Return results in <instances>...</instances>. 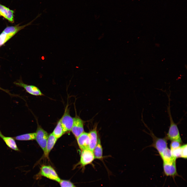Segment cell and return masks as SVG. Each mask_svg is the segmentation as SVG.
<instances>
[{
  "mask_svg": "<svg viewBox=\"0 0 187 187\" xmlns=\"http://www.w3.org/2000/svg\"><path fill=\"white\" fill-rule=\"evenodd\" d=\"M160 155L163 163L171 164L176 162V158L173 155L171 150L168 147Z\"/></svg>",
  "mask_w": 187,
  "mask_h": 187,
  "instance_id": "obj_13",
  "label": "cell"
},
{
  "mask_svg": "<svg viewBox=\"0 0 187 187\" xmlns=\"http://www.w3.org/2000/svg\"><path fill=\"white\" fill-rule=\"evenodd\" d=\"M89 133L90 139L89 149L93 151L97 143L98 138L96 128L92 130Z\"/></svg>",
  "mask_w": 187,
  "mask_h": 187,
  "instance_id": "obj_16",
  "label": "cell"
},
{
  "mask_svg": "<svg viewBox=\"0 0 187 187\" xmlns=\"http://www.w3.org/2000/svg\"><path fill=\"white\" fill-rule=\"evenodd\" d=\"M76 139L79 147L81 150L89 149L90 139L89 133L84 132Z\"/></svg>",
  "mask_w": 187,
  "mask_h": 187,
  "instance_id": "obj_10",
  "label": "cell"
},
{
  "mask_svg": "<svg viewBox=\"0 0 187 187\" xmlns=\"http://www.w3.org/2000/svg\"><path fill=\"white\" fill-rule=\"evenodd\" d=\"M153 138V143L152 146L157 151L159 155L167 148V143L166 139L165 138H160L156 137L151 133Z\"/></svg>",
  "mask_w": 187,
  "mask_h": 187,
  "instance_id": "obj_9",
  "label": "cell"
},
{
  "mask_svg": "<svg viewBox=\"0 0 187 187\" xmlns=\"http://www.w3.org/2000/svg\"><path fill=\"white\" fill-rule=\"evenodd\" d=\"M41 14H39L33 20L25 25L20 26L18 24L14 26H8L5 28L0 34V47L4 44L20 30L31 25L32 22L39 17Z\"/></svg>",
  "mask_w": 187,
  "mask_h": 187,
  "instance_id": "obj_1",
  "label": "cell"
},
{
  "mask_svg": "<svg viewBox=\"0 0 187 187\" xmlns=\"http://www.w3.org/2000/svg\"><path fill=\"white\" fill-rule=\"evenodd\" d=\"M81 151L80 161L76 166L79 165L83 171L84 170L85 166L92 164L95 158L93 151L89 149Z\"/></svg>",
  "mask_w": 187,
  "mask_h": 187,
  "instance_id": "obj_4",
  "label": "cell"
},
{
  "mask_svg": "<svg viewBox=\"0 0 187 187\" xmlns=\"http://www.w3.org/2000/svg\"><path fill=\"white\" fill-rule=\"evenodd\" d=\"M69 110L67 105L63 115L60 119L64 133L71 131L73 123V117L70 115Z\"/></svg>",
  "mask_w": 187,
  "mask_h": 187,
  "instance_id": "obj_5",
  "label": "cell"
},
{
  "mask_svg": "<svg viewBox=\"0 0 187 187\" xmlns=\"http://www.w3.org/2000/svg\"><path fill=\"white\" fill-rule=\"evenodd\" d=\"M0 90H2V91H3L8 93L9 94H10V95H11V94H10V93L8 91H7V90H5V89H3L1 87H0Z\"/></svg>",
  "mask_w": 187,
  "mask_h": 187,
  "instance_id": "obj_23",
  "label": "cell"
},
{
  "mask_svg": "<svg viewBox=\"0 0 187 187\" xmlns=\"http://www.w3.org/2000/svg\"><path fill=\"white\" fill-rule=\"evenodd\" d=\"M75 110V116L73 117V123L71 131L76 138L84 132V122L77 115L76 109Z\"/></svg>",
  "mask_w": 187,
  "mask_h": 187,
  "instance_id": "obj_7",
  "label": "cell"
},
{
  "mask_svg": "<svg viewBox=\"0 0 187 187\" xmlns=\"http://www.w3.org/2000/svg\"><path fill=\"white\" fill-rule=\"evenodd\" d=\"M35 139L43 152L45 150L49 135L47 132L38 125Z\"/></svg>",
  "mask_w": 187,
  "mask_h": 187,
  "instance_id": "obj_6",
  "label": "cell"
},
{
  "mask_svg": "<svg viewBox=\"0 0 187 187\" xmlns=\"http://www.w3.org/2000/svg\"><path fill=\"white\" fill-rule=\"evenodd\" d=\"M180 143L176 141H172L170 144V149L172 150L179 148L181 146Z\"/></svg>",
  "mask_w": 187,
  "mask_h": 187,
  "instance_id": "obj_22",
  "label": "cell"
},
{
  "mask_svg": "<svg viewBox=\"0 0 187 187\" xmlns=\"http://www.w3.org/2000/svg\"><path fill=\"white\" fill-rule=\"evenodd\" d=\"M163 168L166 176L172 177L174 179L176 176H179L177 171L176 162L171 164L163 163Z\"/></svg>",
  "mask_w": 187,
  "mask_h": 187,
  "instance_id": "obj_11",
  "label": "cell"
},
{
  "mask_svg": "<svg viewBox=\"0 0 187 187\" xmlns=\"http://www.w3.org/2000/svg\"><path fill=\"white\" fill-rule=\"evenodd\" d=\"M16 85L23 88L29 94L34 96H41L44 95L37 87L33 85H29L24 83L21 80L15 82Z\"/></svg>",
  "mask_w": 187,
  "mask_h": 187,
  "instance_id": "obj_8",
  "label": "cell"
},
{
  "mask_svg": "<svg viewBox=\"0 0 187 187\" xmlns=\"http://www.w3.org/2000/svg\"><path fill=\"white\" fill-rule=\"evenodd\" d=\"M0 137L2 139L9 148L16 151H19L14 138L4 136L1 132L0 130Z\"/></svg>",
  "mask_w": 187,
  "mask_h": 187,
  "instance_id": "obj_15",
  "label": "cell"
},
{
  "mask_svg": "<svg viewBox=\"0 0 187 187\" xmlns=\"http://www.w3.org/2000/svg\"><path fill=\"white\" fill-rule=\"evenodd\" d=\"M95 159L102 160L103 159V149L101 139L98 138L97 143L93 150Z\"/></svg>",
  "mask_w": 187,
  "mask_h": 187,
  "instance_id": "obj_17",
  "label": "cell"
},
{
  "mask_svg": "<svg viewBox=\"0 0 187 187\" xmlns=\"http://www.w3.org/2000/svg\"><path fill=\"white\" fill-rule=\"evenodd\" d=\"M57 139L52 133L49 135L45 149L44 152L45 157L48 158L50 152L54 147Z\"/></svg>",
  "mask_w": 187,
  "mask_h": 187,
  "instance_id": "obj_14",
  "label": "cell"
},
{
  "mask_svg": "<svg viewBox=\"0 0 187 187\" xmlns=\"http://www.w3.org/2000/svg\"><path fill=\"white\" fill-rule=\"evenodd\" d=\"M60 187H75L76 186L70 181L61 179L58 183Z\"/></svg>",
  "mask_w": 187,
  "mask_h": 187,
  "instance_id": "obj_20",
  "label": "cell"
},
{
  "mask_svg": "<svg viewBox=\"0 0 187 187\" xmlns=\"http://www.w3.org/2000/svg\"><path fill=\"white\" fill-rule=\"evenodd\" d=\"M36 132L24 134L16 136L14 139L18 141H29L35 139Z\"/></svg>",
  "mask_w": 187,
  "mask_h": 187,
  "instance_id": "obj_18",
  "label": "cell"
},
{
  "mask_svg": "<svg viewBox=\"0 0 187 187\" xmlns=\"http://www.w3.org/2000/svg\"><path fill=\"white\" fill-rule=\"evenodd\" d=\"M180 148V158L186 159L187 157V145L186 144L181 146Z\"/></svg>",
  "mask_w": 187,
  "mask_h": 187,
  "instance_id": "obj_21",
  "label": "cell"
},
{
  "mask_svg": "<svg viewBox=\"0 0 187 187\" xmlns=\"http://www.w3.org/2000/svg\"><path fill=\"white\" fill-rule=\"evenodd\" d=\"M42 177H45L58 183L61 180L55 169L50 165H42L39 171L36 175V177L38 179L41 178Z\"/></svg>",
  "mask_w": 187,
  "mask_h": 187,
  "instance_id": "obj_3",
  "label": "cell"
},
{
  "mask_svg": "<svg viewBox=\"0 0 187 187\" xmlns=\"http://www.w3.org/2000/svg\"><path fill=\"white\" fill-rule=\"evenodd\" d=\"M170 93L168 95L169 99L168 105L167 106V112L170 118V126L167 134L168 138L172 141H176L180 143L182 142L179 131L177 124L174 122L170 110Z\"/></svg>",
  "mask_w": 187,
  "mask_h": 187,
  "instance_id": "obj_2",
  "label": "cell"
},
{
  "mask_svg": "<svg viewBox=\"0 0 187 187\" xmlns=\"http://www.w3.org/2000/svg\"><path fill=\"white\" fill-rule=\"evenodd\" d=\"M15 11L0 3V16L2 17L11 23L14 22Z\"/></svg>",
  "mask_w": 187,
  "mask_h": 187,
  "instance_id": "obj_12",
  "label": "cell"
},
{
  "mask_svg": "<svg viewBox=\"0 0 187 187\" xmlns=\"http://www.w3.org/2000/svg\"><path fill=\"white\" fill-rule=\"evenodd\" d=\"M52 133L57 139L61 137L64 134L60 119L58 121Z\"/></svg>",
  "mask_w": 187,
  "mask_h": 187,
  "instance_id": "obj_19",
  "label": "cell"
},
{
  "mask_svg": "<svg viewBox=\"0 0 187 187\" xmlns=\"http://www.w3.org/2000/svg\"><path fill=\"white\" fill-rule=\"evenodd\" d=\"M77 187L76 186V187Z\"/></svg>",
  "mask_w": 187,
  "mask_h": 187,
  "instance_id": "obj_24",
  "label": "cell"
}]
</instances>
